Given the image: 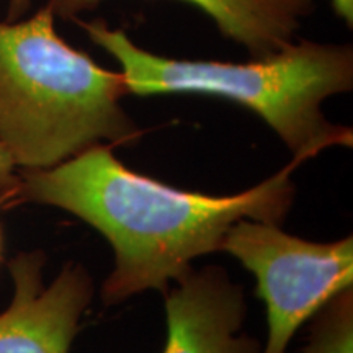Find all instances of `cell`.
Segmentation results:
<instances>
[{"label":"cell","mask_w":353,"mask_h":353,"mask_svg":"<svg viewBox=\"0 0 353 353\" xmlns=\"http://www.w3.org/2000/svg\"><path fill=\"white\" fill-rule=\"evenodd\" d=\"M291 161L265 182L231 196L183 192L128 169L100 144L51 169L19 170L13 205L34 203L77 216L110 242L114 268L101 288L103 303L143 293H167L192 273L190 263L221 250L241 219L283 223L294 200Z\"/></svg>","instance_id":"obj_1"},{"label":"cell","mask_w":353,"mask_h":353,"mask_svg":"<svg viewBox=\"0 0 353 353\" xmlns=\"http://www.w3.org/2000/svg\"><path fill=\"white\" fill-rule=\"evenodd\" d=\"M72 21L120 64L128 95L198 94L221 97L252 110L304 162L335 145L352 148L350 128L322 112L329 97L353 88L352 44L301 39L249 63L174 59L143 50L123 28L103 19Z\"/></svg>","instance_id":"obj_2"},{"label":"cell","mask_w":353,"mask_h":353,"mask_svg":"<svg viewBox=\"0 0 353 353\" xmlns=\"http://www.w3.org/2000/svg\"><path fill=\"white\" fill-rule=\"evenodd\" d=\"M46 6L0 21V144L19 170L63 164L100 144L141 136L121 107V72L100 68L56 32Z\"/></svg>","instance_id":"obj_3"},{"label":"cell","mask_w":353,"mask_h":353,"mask_svg":"<svg viewBox=\"0 0 353 353\" xmlns=\"http://www.w3.org/2000/svg\"><path fill=\"white\" fill-rule=\"evenodd\" d=\"M221 250L257 280V294L267 307L263 353H286L303 322L353 285L352 237L311 242L278 224L241 219L224 236Z\"/></svg>","instance_id":"obj_4"},{"label":"cell","mask_w":353,"mask_h":353,"mask_svg":"<svg viewBox=\"0 0 353 353\" xmlns=\"http://www.w3.org/2000/svg\"><path fill=\"white\" fill-rule=\"evenodd\" d=\"M46 254L20 252L8 262L13 298L0 312V353H70L81 319L94 298V281L77 263L44 281Z\"/></svg>","instance_id":"obj_5"},{"label":"cell","mask_w":353,"mask_h":353,"mask_svg":"<svg viewBox=\"0 0 353 353\" xmlns=\"http://www.w3.org/2000/svg\"><path fill=\"white\" fill-rule=\"evenodd\" d=\"M244 291L221 268L192 272L165 293L164 353H259L260 343L242 332Z\"/></svg>","instance_id":"obj_6"},{"label":"cell","mask_w":353,"mask_h":353,"mask_svg":"<svg viewBox=\"0 0 353 353\" xmlns=\"http://www.w3.org/2000/svg\"><path fill=\"white\" fill-rule=\"evenodd\" d=\"M103 0H48L52 15L74 20ZM206 13L226 39L259 59L294 41L303 20L314 12V0H183Z\"/></svg>","instance_id":"obj_7"},{"label":"cell","mask_w":353,"mask_h":353,"mask_svg":"<svg viewBox=\"0 0 353 353\" xmlns=\"http://www.w3.org/2000/svg\"><path fill=\"white\" fill-rule=\"evenodd\" d=\"M303 353H353V291H341L316 312Z\"/></svg>","instance_id":"obj_8"},{"label":"cell","mask_w":353,"mask_h":353,"mask_svg":"<svg viewBox=\"0 0 353 353\" xmlns=\"http://www.w3.org/2000/svg\"><path fill=\"white\" fill-rule=\"evenodd\" d=\"M19 188V169L13 164L10 154L0 144V205L12 206Z\"/></svg>","instance_id":"obj_9"},{"label":"cell","mask_w":353,"mask_h":353,"mask_svg":"<svg viewBox=\"0 0 353 353\" xmlns=\"http://www.w3.org/2000/svg\"><path fill=\"white\" fill-rule=\"evenodd\" d=\"M335 15L345 23L348 28L353 26V0H330Z\"/></svg>","instance_id":"obj_10"},{"label":"cell","mask_w":353,"mask_h":353,"mask_svg":"<svg viewBox=\"0 0 353 353\" xmlns=\"http://www.w3.org/2000/svg\"><path fill=\"white\" fill-rule=\"evenodd\" d=\"M32 2L33 0H8L6 21H17L23 19L25 13H28L30 8H32Z\"/></svg>","instance_id":"obj_11"},{"label":"cell","mask_w":353,"mask_h":353,"mask_svg":"<svg viewBox=\"0 0 353 353\" xmlns=\"http://www.w3.org/2000/svg\"><path fill=\"white\" fill-rule=\"evenodd\" d=\"M0 259H2V231H0Z\"/></svg>","instance_id":"obj_12"}]
</instances>
